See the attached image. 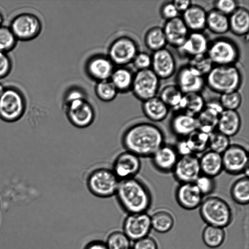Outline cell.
I'll list each match as a JSON object with an SVG mask.
<instances>
[{
    "instance_id": "obj_1",
    "label": "cell",
    "mask_w": 249,
    "mask_h": 249,
    "mask_svg": "<svg viewBox=\"0 0 249 249\" xmlns=\"http://www.w3.org/2000/svg\"><path fill=\"white\" fill-rule=\"evenodd\" d=\"M121 143L124 150L142 158L151 156L165 143L162 129L150 122H140L128 126L123 132Z\"/></svg>"
},
{
    "instance_id": "obj_2",
    "label": "cell",
    "mask_w": 249,
    "mask_h": 249,
    "mask_svg": "<svg viewBox=\"0 0 249 249\" xmlns=\"http://www.w3.org/2000/svg\"><path fill=\"white\" fill-rule=\"evenodd\" d=\"M115 196L121 207L128 214L146 212L152 203L149 188L136 177L120 180Z\"/></svg>"
},
{
    "instance_id": "obj_3",
    "label": "cell",
    "mask_w": 249,
    "mask_h": 249,
    "mask_svg": "<svg viewBox=\"0 0 249 249\" xmlns=\"http://www.w3.org/2000/svg\"><path fill=\"white\" fill-rule=\"evenodd\" d=\"M63 103L67 118L72 125L85 128L93 123L96 117L95 109L82 90L74 88L69 90Z\"/></svg>"
},
{
    "instance_id": "obj_4",
    "label": "cell",
    "mask_w": 249,
    "mask_h": 249,
    "mask_svg": "<svg viewBox=\"0 0 249 249\" xmlns=\"http://www.w3.org/2000/svg\"><path fill=\"white\" fill-rule=\"evenodd\" d=\"M205 81L211 90L221 95L238 90L243 76L236 65H213L205 76Z\"/></svg>"
},
{
    "instance_id": "obj_5",
    "label": "cell",
    "mask_w": 249,
    "mask_h": 249,
    "mask_svg": "<svg viewBox=\"0 0 249 249\" xmlns=\"http://www.w3.org/2000/svg\"><path fill=\"white\" fill-rule=\"evenodd\" d=\"M202 219L208 225L224 228L231 222L232 213L229 204L217 196H208L199 206Z\"/></svg>"
},
{
    "instance_id": "obj_6",
    "label": "cell",
    "mask_w": 249,
    "mask_h": 249,
    "mask_svg": "<svg viewBox=\"0 0 249 249\" xmlns=\"http://www.w3.org/2000/svg\"><path fill=\"white\" fill-rule=\"evenodd\" d=\"M120 180L111 168L99 167L90 172L86 179V186L93 196L102 198L115 195Z\"/></svg>"
},
{
    "instance_id": "obj_7",
    "label": "cell",
    "mask_w": 249,
    "mask_h": 249,
    "mask_svg": "<svg viewBox=\"0 0 249 249\" xmlns=\"http://www.w3.org/2000/svg\"><path fill=\"white\" fill-rule=\"evenodd\" d=\"M26 109V101L18 89L5 87L0 96V119L7 123L20 120Z\"/></svg>"
},
{
    "instance_id": "obj_8",
    "label": "cell",
    "mask_w": 249,
    "mask_h": 249,
    "mask_svg": "<svg viewBox=\"0 0 249 249\" xmlns=\"http://www.w3.org/2000/svg\"><path fill=\"white\" fill-rule=\"evenodd\" d=\"M206 54L214 65H235L240 50L231 38L219 37L209 42Z\"/></svg>"
},
{
    "instance_id": "obj_9",
    "label": "cell",
    "mask_w": 249,
    "mask_h": 249,
    "mask_svg": "<svg viewBox=\"0 0 249 249\" xmlns=\"http://www.w3.org/2000/svg\"><path fill=\"white\" fill-rule=\"evenodd\" d=\"M221 156L223 171L232 175L241 174L249 177V153L245 147L231 143Z\"/></svg>"
},
{
    "instance_id": "obj_10",
    "label": "cell",
    "mask_w": 249,
    "mask_h": 249,
    "mask_svg": "<svg viewBox=\"0 0 249 249\" xmlns=\"http://www.w3.org/2000/svg\"><path fill=\"white\" fill-rule=\"evenodd\" d=\"M9 28L17 40L28 41L40 34L42 25L38 17L25 12L15 16L11 20Z\"/></svg>"
},
{
    "instance_id": "obj_11",
    "label": "cell",
    "mask_w": 249,
    "mask_h": 249,
    "mask_svg": "<svg viewBox=\"0 0 249 249\" xmlns=\"http://www.w3.org/2000/svg\"><path fill=\"white\" fill-rule=\"evenodd\" d=\"M160 79L151 69L139 71L134 74L131 90L135 96L143 102L157 96Z\"/></svg>"
},
{
    "instance_id": "obj_12",
    "label": "cell",
    "mask_w": 249,
    "mask_h": 249,
    "mask_svg": "<svg viewBox=\"0 0 249 249\" xmlns=\"http://www.w3.org/2000/svg\"><path fill=\"white\" fill-rule=\"evenodd\" d=\"M138 52V47L135 40L128 36H121L110 44L108 57L114 65L123 66L132 62Z\"/></svg>"
},
{
    "instance_id": "obj_13",
    "label": "cell",
    "mask_w": 249,
    "mask_h": 249,
    "mask_svg": "<svg viewBox=\"0 0 249 249\" xmlns=\"http://www.w3.org/2000/svg\"><path fill=\"white\" fill-rule=\"evenodd\" d=\"M141 168V158L124 150L115 157L111 169L121 180L136 177Z\"/></svg>"
},
{
    "instance_id": "obj_14",
    "label": "cell",
    "mask_w": 249,
    "mask_h": 249,
    "mask_svg": "<svg viewBox=\"0 0 249 249\" xmlns=\"http://www.w3.org/2000/svg\"><path fill=\"white\" fill-rule=\"evenodd\" d=\"M172 172L179 183L195 182L201 174L199 158L195 154L179 157Z\"/></svg>"
},
{
    "instance_id": "obj_15",
    "label": "cell",
    "mask_w": 249,
    "mask_h": 249,
    "mask_svg": "<svg viewBox=\"0 0 249 249\" xmlns=\"http://www.w3.org/2000/svg\"><path fill=\"white\" fill-rule=\"evenodd\" d=\"M151 229L150 215L146 212L128 214L123 223V231L131 241L148 236Z\"/></svg>"
},
{
    "instance_id": "obj_16",
    "label": "cell",
    "mask_w": 249,
    "mask_h": 249,
    "mask_svg": "<svg viewBox=\"0 0 249 249\" xmlns=\"http://www.w3.org/2000/svg\"><path fill=\"white\" fill-rule=\"evenodd\" d=\"M175 84L183 94L200 92L205 86V77L188 66H183L178 71Z\"/></svg>"
},
{
    "instance_id": "obj_17",
    "label": "cell",
    "mask_w": 249,
    "mask_h": 249,
    "mask_svg": "<svg viewBox=\"0 0 249 249\" xmlns=\"http://www.w3.org/2000/svg\"><path fill=\"white\" fill-rule=\"evenodd\" d=\"M151 69L160 78L172 77L176 70V61L172 52L166 48L153 52L151 55Z\"/></svg>"
},
{
    "instance_id": "obj_18",
    "label": "cell",
    "mask_w": 249,
    "mask_h": 249,
    "mask_svg": "<svg viewBox=\"0 0 249 249\" xmlns=\"http://www.w3.org/2000/svg\"><path fill=\"white\" fill-rule=\"evenodd\" d=\"M223 110L219 100L206 102L204 107L196 117L197 129L208 134L215 131L219 116Z\"/></svg>"
},
{
    "instance_id": "obj_19",
    "label": "cell",
    "mask_w": 249,
    "mask_h": 249,
    "mask_svg": "<svg viewBox=\"0 0 249 249\" xmlns=\"http://www.w3.org/2000/svg\"><path fill=\"white\" fill-rule=\"evenodd\" d=\"M175 195L178 205L188 210H194L199 207L204 199L194 182L179 183Z\"/></svg>"
},
{
    "instance_id": "obj_20",
    "label": "cell",
    "mask_w": 249,
    "mask_h": 249,
    "mask_svg": "<svg viewBox=\"0 0 249 249\" xmlns=\"http://www.w3.org/2000/svg\"><path fill=\"white\" fill-rule=\"evenodd\" d=\"M162 29L167 43L177 49L183 44L190 33L189 29L179 16L165 21Z\"/></svg>"
},
{
    "instance_id": "obj_21",
    "label": "cell",
    "mask_w": 249,
    "mask_h": 249,
    "mask_svg": "<svg viewBox=\"0 0 249 249\" xmlns=\"http://www.w3.org/2000/svg\"><path fill=\"white\" fill-rule=\"evenodd\" d=\"M90 77L98 82L110 79L114 70V64L107 56L97 55L90 58L86 66Z\"/></svg>"
},
{
    "instance_id": "obj_22",
    "label": "cell",
    "mask_w": 249,
    "mask_h": 249,
    "mask_svg": "<svg viewBox=\"0 0 249 249\" xmlns=\"http://www.w3.org/2000/svg\"><path fill=\"white\" fill-rule=\"evenodd\" d=\"M209 42L202 32H191L183 43L177 49L180 54L189 58L207 53Z\"/></svg>"
},
{
    "instance_id": "obj_23",
    "label": "cell",
    "mask_w": 249,
    "mask_h": 249,
    "mask_svg": "<svg viewBox=\"0 0 249 249\" xmlns=\"http://www.w3.org/2000/svg\"><path fill=\"white\" fill-rule=\"evenodd\" d=\"M179 158L174 146L165 143L151 156L153 166L159 172H172Z\"/></svg>"
},
{
    "instance_id": "obj_24",
    "label": "cell",
    "mask_w": 249,
    "mask_h": 249,
    "mask_svg": "<svg viewBox=\"0 0 249 249\" xmlns=\"http://www.w3.org/2000/svg\"><path fill=\"white\" fill-rule=\"evenodd\" d=\"M171 131L180 138H184L197 129L196 117L181 112H175L170 121Z\"/></svg>"
},
{
    "instance_id": "obj_25",
    "label": "cell",
    "mask_w": 249,
    "mask_h": 249,
    "mask_svg": "<svg viewBox=\"0 0 249 249\" xmlns=\"http://www.w3.org/2000/svg\"><path fill=\"white\" fill-rule=\"evenodd\" d=\"M207 12L197 4H192L182 14V18L191 32H202L206 28Z\"/></svg>"
},
{
    "instance_id": "obj_26",
    "label": "cell",
    "mask_w": 249,
    "mask_h": 249,
    "mask_svg": "<svg viewBox=\"0 0 249 249\" xmlns=\"http://www.w3.org/2000/svg\"><path fill=\"white\" fill-rule=\"evenodd\" d=\"M241 124V118L237 110L224 109L219 116L216 130L231 138L238 133Z\"/></svg>"
},
{
    "instance_id": "obj_27",
    "label": "cell",
    "mask_w": 249,
    "mask_h": 249,
    "mask_svg": "<svg viewBox=\"0 0 249 249\" xmlns=\"http://www.w3.org/2000/svg\"><path fill=\"white\" fill-rule=\"evenodd\" d=\"M202 174L214 178L223 171L221 154L207 150L199 158Z\"/></svg>"
},
{
    "instance_id": "obj_28",
    "label": "cell",
    "mask_w": 249,
    "mask_h": 249,
    "mask_svg": "<svg viewBox=\"0 0 249 249\" xmlns=\"http://www.w3.org/2000/svg\"><path fill=\"white\" fill-rule=\"evenodd\" d=\"M142 107L145 117L152 123L165 120L170 110L158 96L142 102Z\"/></svg>"
},
{
    "instance_id": "obj_29",
    "label": "cell",
    "mask_w": 249,
    "mask_h": 249,
    "mask_svg": "<svg viewBox=\"0 0 249 249\" xmlns=\"http://www.w3.org/2000/svg\"><path fill=\"white\" fill-rule=\"evenodd\" d=\"M229 31L237 36H244L249 30V12L244 7L238 6L229 16Z\"/></svg>"
},
{
    "instance_id": "obj_30",
    "label": "cell",
    "mask_w": 249,
    "mask_h": 249,
    "mask_svg": "<svg viewBox=\"0 0 249 249\" xmlns=\"http://www.w3.org/2000/svg\"><path fill=\"white\" fill-rule=\"evenodd\" d=\"M205 103L200 92L184 94L178 109L175 112H181L196 117L204 107Z\"/></svg>"
},
{
    "instance_id": "obj_31",
    "label": "cell",
    "mask_w": 249,
    "mask_h": 249,
    "mask_svg": "<svg viewBox=\"0 0 249 249\" xmlns=\"http://www.w3.org/2000/svg\"><path fill=\"white\" fill-rule=\"evenodd\" d=\"M206 28L216 35H223L229 31V16L213 8L207 12Z\"/></svg>"
},
{
    "instance_id": "obj_32",
    "label": "cell",
    "mask_w": 249,
    "mask_h": 249,
    "mask_svg": "<svg viewBox=\"0 0 249 249\" xmlns=\"http://www.w3.org/2000/svg\"><path fill=\"white\" fill-rule=\"evenodd\" d=\"M151 228L159 233L170 231L174 225V218L171 213L165 209H159L150 215Z\"/></svg>"
},
{
    "instance_id": "obj_33",
    "label": "cell",
    "mask_w": 249,
    "mask_h": 249,
    "mask_svg": "<svg viewBox=\"0 0 249 249\" xmlns=\"http://www.w3.org/2000/svg\"><path fill=\"white\" fill-rule=\"evenodd\" d=\"M158 97L169 108L175 111L178 109L183 93L175 84L165 85L159 91Z\"/></svg>"
},
{
    "instance_id": "obj_34",
    "label": "cell",
    "mask_w": 249,
    "mask_h": 249,
    "mask_svg": "<svg viewBox=\"0 0 249 249\" xmlns=\"http://www.w3.org/2000/svg\"><path fill=\"white\" fill-rule=\"evenodd\" d=\"M144 41L146 47L153 52L165 48L167 41L162 27L155 26L146 32Z\"/></svg>"
},
{
    "instance_id": "obj_35",
    "label": "cell",
    "mask_w": 249,
    "mask_h": 249,
    "mask_svg": "<svg viewBox=\"0 0 249 249\" xmlns=\"http://www.w3.org/2000/svg\"><path fill=\"white\" fill-rule=\"evenodd\" d=\"M233 200L240 205H246L249 202V178L245 176L237 179L230 189Z\"/></svg>"
},
{
    "instance_id": "obj_36",
    "label": "cell",
    "mask_w": 249,
    "mask_h": 249,
    "mask_svg": "<svg viewBox=\"0 0 249 249\" xmlns=\"http://www.w3.org/2000/svg\"><path fill=\"white\" fill-rule=\"evenodd\" d=\"M133 78L130 70L122 67L113 71L110 81L118 92H126L131 89Z\"/></svg>"
},
{
    "instance_id": "obj_37",
    "label": "cell",
    "mask_w": 249,
    "mask_h": 249,
    "mask_svg": "<svg viewBox=\"0 0 249 249\" xmlns=\"http://www.w3.org/2000/svg\"><path fill=\"white\" fill-rule=\"evenodd\" d=\"M202 237L207 246L216 248L223 243L225 232L224 228L208 225L203 231Z\"/></svg>"
},
{
    "instance_id": "obj_38",
    "label": "cell",
    "mask_w": 249,
    "mask_h": 249,
    "mask_svg": "<svg viewBox=\"0 0 249 249\" xmlns=\"http://www.w3.org/2000/svg\"><path fill=\"white\" fill-rule=\"evenodd\" d=\"M209 134L196 130L185 138L193 154L203 153L208 149Z\"/></svg>"
},
{
    "instance_id": "obj_39",
    "label": "cell",
    "mask_w": 249,
    "mask_h": 249,
    "mask_svg": "<svg viewBox=\"0 0 249 249\" xmlns=\"http://www.w3.org/2000/svg\"><path fill=\"white\" fill-rule=\"evenodd\" d=\"M118 91L108 80L98 82L95 87V93L101 101L108 102L113 100Z\"/></svg>"
},
{
    "instance_id": "obj_40",
    "label": "cell",
    "mask_w": 249,
    "mask_h": 249,
    "mask_svg": "<svg viewBox=\"0 0 249 249\" xmlns=\"http://www.w3.org/2000/svg\"><path fill=\"white\" fill-rule=\"evenodd\" d=\"M231 144L230 138L216 130L209 134V150L222 154Z\"/></svg>"
},
{
    "instance_id": "obj_41",
    "label": "cell",
    "mask_w": 249,
    "mask_h": 249,
    "mask_svg": "<svg viewBox=\"0 0 249 249\" xmlns=\"http://www.w3.org/2000/svg\"><path fill=\"white\" fill-rule=\"evenodd\" d=\"M108 249H131V240L124 231H115L107 236L106 242Z\"/></svg>"
},
{
    "instance_id": "obj_42",
    "label": "cell",
    "mask_w": 249,
    "mask_h": 249,
    "mask_svg": "<svg viewBox=\"0 0 249 249\" xmlns=\"http://www.w3.org/2000/svg\"><path fill=\"white\" fill-rule=\"evenodd\" d=\"M187 65L205 77L214 65L205 53L189 58Z\"/></svg>"
},
{
    "instance_id": "obj_43",
    "label": "cell",
    "mask_w": 249,
    "mask_h": 249,
    "mask_svg": "<svg viewBox=\"0 0 249 249\" xmlns=\"http://www.w3.org/2000/svg\"><path fill=\"white\" fill-rule=\"evenodd\" d=\"M218 100L224 109L237 110L241 105L242 96L236 90L221 94Z\"/></svg>"
},
{
    "instance_id": "obj_44",
    "label": "cell",
    "mask_w": 249,
    "mask_h": 249,
    "mask_svg": "<svg viewBox=\"0 0 249 249\" xmlns=\"http://www.w3.org/2000/svg\"><path fill=\"white\" fill-rule=\"evenodd\" d=\"M17 39L9 27L0 26V52L7 53L12 51L17 44Z\"/></svg>"
},
{
    "instance_id": "obj_45",
    "label": "cell",
    "mask_w": 249,
    "mask_h": 249,
    "mask_svg": "<svg viewBox=\"0 0 249 249\" xmlns=\"http://www.w3.org/2000/svg\"><path fill=\"white\" fill-rule=\"evenodd\" d=\"M194 183L203 196L211 194L215 188L214 178L202 174Z\"/></svg>"
},
{
    "instance_id": "obj_46",
    "label": "cell",
    "mask_w": 249,
    "mask_h": 249,
    "mask_svg": "<svg viewBox=\"0 0 249 249\" xmlns=\"http://www.w3.org/2000/svg\"><path fill=\"white\" fill-rule=\"evenodd\" d=\"M213 6L215 10L229 16L239 6L238 2L234 0H219L213 2Z\"/></svg>"
},
{
    "instance_id": "obj_47",
    "label": "cell",
    "mask_w": 249,
    "mask_h": 249,
    "mask_svg": "<svg viewBox=\"0 0 249 249\" xmlns=\"http://www.w3.org/2000/svg\"><path fill=\"white\" fill-rule=\"evenodd\" d=\"M151 55L144 52H138L132 63L137 71L151 69Z\"/></svg>"
},
{
    "instance_id": "obj_48",
    "label": "cell",
    "mask_w": 249,
    "mask_h": 249,
    "mask_svg": "<svg viewBox=\"0 0 249 249\" xmlns=\"http://www.w3.org/2000/svg\"><path fill=\"white\" fill-rule=\"evenodd\" d=\"M179 14L172 1L163 3L160 8V16L165 21L178 17Z\"/></svg>"
},
{
    "instance_id": "obj_49",
    "label": "cell",
    "mask_w": 249,
    "mask_h": 249,
    "mask_svg": "<svg viewBox=\"0 0 249 249\" xmlns=\"http://www.w3.org/2000/svg\"><path fill=\"white\" fill-rule=\"evenodd\" d=\"M131 249H158L155 240L147 236L134 241Z\"/></svg>"
},
{
    "instance_id": "obj_50",
    "label": "cell",
    "mask_w": 249,
    "mask_h": 249,
    "mask_svg": "<svg viewBox=\"0 0 249 249\" xmlns=\"http://www.w3.org/2000/svg\"><path fill=\"white\" fill-rule=\"evenodd\" d=\"M12 68L11 60L5 53L0 52V79L7 76Z\"/></svg>"
},
{
    "instance_id": "obj_51",
    "label": "cell",
    "mask_w": 249,
    "mask_h": 249,
    "mask_svg": "<svg viewBox=\"0 0 249 249\" xmlns=\"http://www.w3.org/2000/svg\"><path fill=\"white\" fill-rule=\"evenodd\" d=\"M175 148L179 157L193 154L185 138H180Z\"/></svg>"
},
{
    "instance_id": "obj_52",
    "label": "cell",
    "mask_w": 249,
    "mask_h": 249,
    "mask_svg": "<svg viewBox=\"0 0 249 249\" xmlns=\"http://www.w3.org/2000/svg\"><path fill=\"white\" fill-rule=\"evenodd\" d=\"M179 13H183L192 4V1L189 0H175L172 1Z\"/></svg>"
},
{
    "instance_id": "obj_53",
    "label": "cell",
    "mask_w": 249,
    "mask_h": 249,
    "mask_svg": "<svg viewBox=\"0 0 249 249\" xmlns=\"http://www.w3.org/2000/svg\"><path fill=\"white\" fill-rule=\"evenodd\" d=\"M84 249H108L106 242L95 240L88 243Z\"/></svg>"
},
{
    "instance_id": "obj_54",
    "label": "cell",
    "mask_w": 249,
    "mask_h": 249,
    "mask_svg": "<svg viewBox=\"0 0 249 249\" xmlns=\"http://www.w3.org/2000/svg\"><path fill=\"white\" fill-rule=\"evenodd\" d=\"M5 88V87H4L3 84L1 82H0V96L3 92Z\"/></svg>"
},
{
    "instance_id": "obj_55",
    "label": "cell",
    "mask_w": 249,
    "mask_h": 249,
    "mask_svg": "<svg viewBox=\"0 0 249 249\" xmlns=\"http://www.w3.org/2000/svg\"><path fill=\"white\" fill-rule=\"evenodd\" d=\"M3 20V18L2 14L0 12V26L1 25V24Z\"/></svg>"
}]
</instances>
